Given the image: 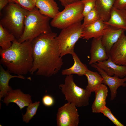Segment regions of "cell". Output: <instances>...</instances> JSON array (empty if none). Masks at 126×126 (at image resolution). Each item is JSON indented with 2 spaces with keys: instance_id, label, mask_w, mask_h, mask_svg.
Masks as SVG:
<instances>
[{
  "instance_id": "6da1fadb",
  "label": "cell",
  "mask_w": 126,
  "mask_h": 126,
  "mask_svg": "<svg viewBox=\"0 0 126 126\" xmlns=\"http://www.w3.org/2000/svg\"><path fill=\"white\" fill-rule=\"evenodd\" d=\"M57 33L42 34L32 42L33 65L30 73L50 77L60 70L63 62Z\"/></svg>"
},
{
  "instance_id": "7a4b0ae2",
  "label": "cell",
  "mask_w": 126,
  "mask_h": 126,
  "mask_svg": "<svg viewBox=\"0 0 126 126\" xmlns=\"http://www.w3.org/2000/svg\"><path fill=\"white\" fill-rule=\"evenodd\" d=\"M0 63L10 73L23 75L29 72L33 65L31 42L20 43L16 39L11 46L6 49H0Z\"/></svg>"
},
{
  "instance_id": "3957f363",
  "label": "cell",
  "mask_w": 126,
  "mask_h": 126,
  "mask_svg": "<svg viewBox=\"0 0 126 126\" xmlns=\"http://www.w3.org/2000/svg\"><path fill=\"white\" fill-rule=\"evenodd\" d=\"M29 11L14 2H9L0 12V24L18 40L24 31L25 19Z\"/></svg>"
},
{
  "instance_id": "277c9868",
  "label": "cell",
  "mask_w": 126,
  "mask_h": 126,
  "mask_svg": "<svg viewBox=\"0 0 126 126\" xmlns=\"http://www.w3.org/2000/svg\"><path fill=\"white\" fill-rule=\"evenodd\" d=\"M50 18L42 14L36 7L29 11L25 19L23 33L18 41L20 43L26 40L32 42L41 34L52 32L49 24Z\"/></svg>"
},
{
  "instance_id": "5b68a950",
  "label": "cell",
  "mask_w": 126,
  "mask_h": 126,
  "mask_svg": "<svg viewBox=\"0 0 126 126\" xmlns=\"http://www.w3.org/2000/svg\"><path fill=\"white\" fill-rule=\"evenodd\" d=\"M59 88L68 102L73 103L78 107H85L89 105L91 92L77 85L72 74L66 75L64 83L60 84Z\"/></svg>"
},
{
  "instance_id": "8992f818",
  "label": "cell",
  "mask_w": 126,
  "mask_h": 126,
  "mask_svg": "<svg viewBox=\"0 0 126 126\" xmlns=\"http://www.w3.org/2000/svg\"><path fill=\"white\" fill-rule=\"evenodd\" d=\"M52 18L50 23L53 27L63 29L81 21L84 5L81 1H77L64 7Z\"/></svg>"
},
{
  "instance_id": "52a82bcc",
  "label": "cell",
  "mask_w": 126,
  "mask_h": 126,
  "mask_svg": "<svg viewBox=\"0 0 126 126\" xmlns=\"http://www.w3.org/2000/svg\"><path fill=\"white\" fill-rule=\"evenodd\" d=\"M83 28L81 22H78L62 29L57 36L62 57L74 52L75 45L80 38Z\"/></svg>"
},
{
  "instance_id": "ba28073f",
  "label": "cell",
  "mask_w": 126,
  "mask_h": 126,
  "mask_svg": "<svg viewBox=\"0 0 126 126\" xmlns=\"http://www.w3.org/2000/svg\"><path fill=\"white\" fill-rule=\"evenodd\" d=\"M76 106L68 102L59 108L56 114L58 126H77L79 122V115Z\"/></svg>"
},
{
  "instance_id": "9c48e42d",
  "label": "cell",
  "mask_w": 126,
  "mask_h": 126,
  "mask_svg": "<svg viewBox=\"0 0 126 126\" xmlns=\"http://www.w3.org/2000/svg\"><path fill=\"white\" fill-rule=\"evenodd\" d=\"M91 66L95 68L99 72L103 79L102 83L107 85L109 87L111 91L110 99L113 100L116 97L117 90L119 87L126 86V77L123 78L114 76L112 77L108 75L102 69L98 66L95 64L91 65Z\"/></svg>"
},
{
  "instance_id": "30bf717a",
  "label": "cell",
  "mask_w": 126,
  "mask_h": 126,
  "mask_svg": "<svg viewBox=\"0 0 126 126\" xmlns=\"http://www.w3.org/2000/svg\"><path fill=\"white\" fill-rule=\"evenodd\" d=\"M109 56L116 64L126 66V36L124 32L113 46Z\"/></svg>"
},
{
  "instance_id": "8fae6325",
  "label": "cell",
  "mask_w": 126,
  "mask_h": 126,
  "mask_svg": "<svg viewBox=\"0 0 126 126\" xmlns=\"http://www.w3.org/2000/svg\"><path fill=\"white\" fill-rule=\"evenodd\" d=\"M3 102L7 106L10 103H15L21 110L32 103L31 96L29 94H24L20 89H12L8 92L4 98Z\"/></svg>"
},
{
  "instance_id": "7c38bea8",
  "label": "cell",
  "mask_w": 126,
  "mask_h": 126,
  "mask_svg": "<svg viewBox=\"0 0 126 126\" xmlns=\"http://www.w3.org/2000/svg\"><path fill=\"white\" fill-rule=\"evenodd\" d=\"M108 26L101 19L83 26L80 38L87 40L92 38H100L105 34Z\"/></svg>"
},
{
  "instance_id": "4fadbf2b",
  "label": "cell",
  "mask_w": 126,
  "mask_h": 126,
  "mask_svg": "<svg viewBox=\"0 0 126 126\" xmlns=\"http://www.w3.org/2000/svg\"><path fill=\"white\" fill-rule=\"evenodd\" d=\"M108 57L106 60L98 61L94 64L108 75H115L120 78L126 77V66L116 64L113 61L109 56Z\"/></svg>"
},
{
  "instance_id": "5bb4252c",
  "label": "cell",
  "mask_w": 126,
  "mask_h": 126,
  "mask_svg": "<svg viewBox=\"0 0 126 126\" xmlns=\"http://www.w3.org/2000/svg\"><path fill=\"white\" fill-rule=\"evenodd\" d=\"M102 38H93L91 44V59L89 63V65L106 60L108 58L105 49L102 44Z\"/></svg>"
},
{
  "instance_id": "9a60e30c",
  "label": "cell",
  "mask_w": 126,
  "mask_h": 126,
  "mask_svg": "<svg viewBox=\"0 0 126 126\" xmlns=\"http://www.w3.org/2000/svg\"><path fill=\"white\" fill-rule=\"evenodd\" d=\"M125 31L123 29H117L108 25L105 34L102 37L101 41L108 56L113 46Z\"/></svg>"
},
{
  "instance_id": "2e32d148",
  "label": "cell",
  "mask_w": 126,
  "mask_h": 126,
  "mask_svg": "<svg viewBox=\"0 0 126 126\" xmlns=\"http://www.w3.org/2000/svg\"><path fill=\"white\" fill-rule=\"evenodd\" d=\"M104 22L115 28L122 29L126 31V10L119 9L113 7L109 19Z\"/></svg>"
},
{
  "instance_id": "e0dca14e",
  "label": "cell",
  "mask_w": 126,
  "mask_h": 126,
  "mask_svg": "<svg viewBox=\"0 0 126 126\" xmlns=\"http://www.w3.org/2000/svg\"><path fill=\"white\" fill-rule=\"evenodd\" d=\"M95 98L92 106V112L100 113L101 110L106 106V100L108 90L106 85L102 84L95 90Z\"/></svg>"
},
{
  "instance_id": "ac0fdd59",
  "label": "cell",
  "mask_w": 126,
  "mask_h": 126,
  "mask_svg": "<svg viewBox=\"0 0 126 126\" xmlns=\"http://www.w3.org/2000/svg\"><path fill=\"white\" fill-rule=\"evenodd\" d=\"M35 6L42 14L51 18H54L60 12L54 0H36Z\"/></svg>"
},
{
  "instance_id": "d6986e66",
  "label": "cell",
  "mask_w": 126,
  "mask_h": 126,
  "mask_svg": "<svg viewBox=\"0 0 126 126\" xmlns=\"http://www.w3.org/2000/svg\"><path fill=\"white\" fill-rule=\"evenodd\" d=\"M8 70H5L1 65H0V101L4 98L8 93L13 89L9 86V83L12 78L17 77L25 79V78L22 75H12L10 74Z\"/></svg>"
},
{
  "instance_id": "ffe728a7",
  "label": "cell",
  "mask_w": 126,
  "mask_h": 126,
  "mask_svg": "<svg viewBox=\"0 0 126 126\" xmlns=\"http://www.w3.org/2000/svg\"><path fill=\"white\" fill-rule=\"evenodd\" d=\"M115 0H96L95 8L101 19L104 22L109 19Z\"/></svg>"
},
{
  "instance_id": "44dd1931",
  "label": "cell",
  "mask_w": 126,
  "mask_h": 126,
  "mask_svg": "<svg viewBox=\"0 0 126 126\" xmlns=\"http://www.w3.org/2000/svg\"><path fill=\"white\" fill-rule=\"evenodd\" d=\"M74 63L70 67L63 70L61 73L63 75L73 74H77L79 76L85 75L86 72L88 69L86 66L83 63L75 53L71 55Z\"/></svg>"
},
{
  "instance_id": "7402d4cb",
  "label": "cell",
  "mask_w": 126,
  "mask_h": 126,
  "mask_svg": "<svg viewBox=\"0 0 126 126\" xmlns=\"http://www.w3.org/2000/svg\"><path fill=\"white\" fill-rule=\"evenodd\" d=\"M85 75L87 79L88 85L86 89L91 92H94L96 89L102 83L103 79L100 74L88 69L86 72Z\"/></svg>"
},
{
  "instance_id": "603a6c76",
  "label": "cell",
  "mask_w": 126,
  "mask_h": 126,
  "mask_svg": "<svg viewBox=\"0 0 126 126\" xmlns=\"http://www.w3.org/2000/svg\"><path fill=\"white\" fill-rule=\"evenodd\" d=\"M16 38L13 34L0 24V46L3 49L9 48Z\"/></svg>"
},
{
  "instance_id": "cb8c5ba5",
  "label": "cell",
  "mask_w": 126,
  "mask_h": 126,
  "mask_svg": "<svg viewBox=\"0 0 126 126\" xmlns=\"http://www.w3.org/2000/svg\"><path fill=\"white\" fill-rule=\"evenodd\" d=\"M40 103L39 101H36L34 103L30 104L27 106L26 113L23 115V122L26 123L29 122L35 115Z\"/></svg>"
},
{
  "instance_id": "d4e9b609",
  "label": "cell",
  "mask_w": 126,
  "mask_h": 126,
  "mask_svg": "<svg viewBox=\"0 0 126 126\" xmlns=\"http://www.w3.org/2000/svg\"><path fill=\"white\" fill-rule=\"evenodd\" d=\"M83 26L90 24L101 19L95 7L85 16L83 18Z\"/></svg>"
},
{
  "instance_id": "484cf974",
  "label": "cell",
  "mask_w": 126,
  "mask_h": 126,
  "mask_svg": "<svg viewBox=\"0 0 126 126\" xmlns=\"http://www.w3.org/2000/svg\"><path fill=\"white\" fill-rule=\"evenodd\" d=\"M36 0H14V2L21 7L29 11L36 7Z\"/></svg>"
},
{
  "instance_id": "4316f807",
  "label": "cell",
  "mask_w": 126,
  "mask_h": 126,
  "mask_svg": "<svg viewBox=\"0 0 126 126\" xmlns=\"http://www.w3.org/2000/svg\"><path fill=\"white\" fill-rule=\"evenodd\" d=\"M100 112L108 118L116 126H124V125L120 122L113 115L110 109L106 106L101 110Z\"/></svg>"
},
{
  "instance_id": "83f0119b",
  "label": "cell",
  "mask_w": 126,
  "mask_h": 126,
  "mask_svg": "<svg viewBox=\"0 0 126 126\" xmlns=\"http://www.w3.org/2000/svg\"><path fill=\"white\" fill-rule=\"evenodd\" d=\"M96 0H82L84 5L82 14L84 17L95 7Z\"/></svg>"
},
{
  "instance_id": "f1b7e54d",
  "label": "cell",
  "mask_w": 126,
  "mask_h": 126,
  "mask_svg": "<svg viewBox=\"0 0 126 126\" xmlns=\"http://www.w3.org/2000/svg\"><path fill=\"white\" fill-rule=\"evenodd\" d=\"M42 102L46 106L49 107L52 106L54 103V100L53 97L49 95H45L42 98Z\"/></svg>"
},
{
  "instance_id": "f546056e",
  "label": "cell",
  "mask_w": 126,
  "mask_h": 126,
  "mask_svg": "<svg viewBox=\"0 0 126 126\" xmlns=\"http://www.w3.org/2000/svg\"><path fill=\"white\" fill-rule=\"evenodd\" d=\"M113 7L119 9H125L126 0H115Z\"/></svg>"
},
{
  "instance_id": "4dcf8cb0",
  "label": "cell",
  "mask_w": 126,
  "mask_h": 126,
  "mask_svg": "<svg viewBox=\"0 0 126 126\" xmlns=\"http://www.w3.org/2000/svg\"><path fill=\"white\" fill-rule=\"evenodd\" d=\"M61 2L62 5L64 7L68 5L82 0H59Z\"/></svg>"
},
{
  "instance_id": "1f68e13d",
  "label": "cell",
  "mask_w": 126,
  "mask_h": 126,
  "mask_svg": "<svg viewBox=\"0 0 126 126\" xmlns=\"http://www.w3.org/2000/svg\"><path fill=\"white\" fill-rule=\"evenodd\" d=\"M9 2V0H0V12Z\"/></svg>"
},
{
  "instance_id": "d6a6232c",
  "label": "cell",
  "mask_w": 126,
  "mask_h": 126,
  "mask_svg": "<svg viewBox=\"0 0 126 126\" xmlns=\"http://www.w3.org/2000/svg\"><path fill=\"white\" fill-rule=\"evenodd\" d=\"M9 2H14L15 3L14 1V0H9Z\"/></svg>"
},
{
  "instance_id": "836d02e7",
  "label": "cell",
  "mask_w": 126,
  "mask_h": 126,
  "mask_svg": "<svg viewBox=\"0 0 126 126\" xmlns=\"http://www.w3.org/2000/svg\"></svg>"
},
{
  "instance_id": "e575fe53",
  "label": "cell",
  "mask_w": 126,
  "mask_h": 126,
  "mask_svg": "<svg viewBox=\"0 0 126 126\" xmlns=\"http://www.w3.org/2000/svg\"><path fill=\"white\" fill-rule=\"evenodd\" d=\"M125 10H126V9Z\"/></svg>"
}]
</instances>
